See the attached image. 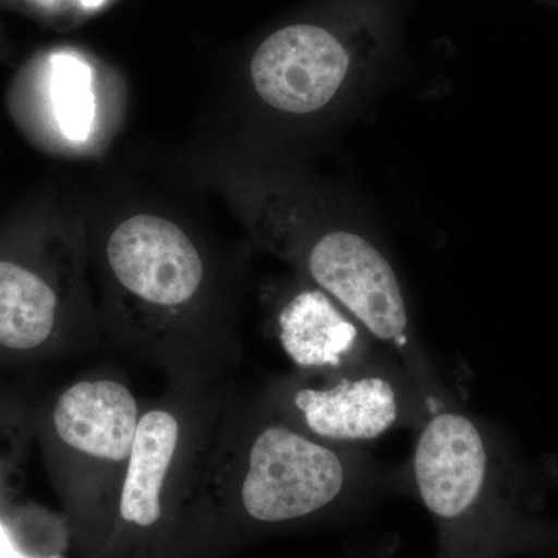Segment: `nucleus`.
<instances>
[{
  "mask_svg": "<svg viewBox=\"0 0 558 558\" xmlns=\"http://www.w3.org/2000/svg\"><path fill=\"white\" fill-rule=\"evenodd\" d=\"M402 488V465L389 468L366 449L311 438L258 392L233 389L190 512L248 534L349 521Z\"/></svg>",
  "mask_w": 558,
  "mask_h": 558,
  "instance_id": "1",
  "label": "nucleus"
},
{
  "mask_svg": "<svg viewBox=\"0 0 558 558\" xmlns=\"http://www.w3.org/2000/svg\"><path fill=\"white\" fill-rule=\"evenodd\" d=\"M549 473L453 396L416 429L402 495L432 517L435 558H538L558 548V519L543 515Z\"/></svg>",
  "mask_w": 558,
  "mask_h": 558,
  "instance_id": "2",
  "label": "nucleus"
},
{
  "mask_svg": "<svg viewBox=\"0 0 558 558\" xmlns=\"http://www.w3.org/2000/svg\"><path fill=\"white\" fill-rule=\"evenodd\" d=\"M102 259L116 292L106 348L160 371L167 384H233L244 348L234 323L213 306L208 258L182 227L131 216L110 231Z\"/></svg>",
  "mask_w": 558,
  "mask_h": 558,
  "instance_id": "3",
  "label": "nucleus"
},
{
  "mask_svg": "<svg viewBox=\"0 0 558 558\" xmlns=\"http://www.w3.org/2000/svg\"><path fill=\"white\" fill-rule=\"evenodd\" d=\"M143 405L119 371L94 369L35 407L50 478L83 526H112Z\"/></svg>",
  "mask_w": 558,
  "mask_h": 558,
  "instance_id": "4",
  "label": "nucleus"
},
{
  "mask_svg": "<svg viewBox=\"0 0 558 558\" xmlns=\"http://www.w3.org/2000/svg\"><path fill=\"white\" fill-rule=\"evenodd\" d=\"M278 416L311 438L365 449L392 429L421 427L432 407L391 351L359 365L271 377L258 391Z\"/></svg>",
  "mask_w": 558,
  "mask_h": 558,
  "instance_id": "5",
  "label": "nucleus"
},
{
  "mask_svg": "<svg viewBox=\"0 0 558 558\" xmlns=\"http://www.w3.org/2000/svg\"><path fill=\"white\" fill-rule=\"evenodd\" d=\"M47 270L0 256V366H24L102 348L101 329L81 318Z\"/></svg>",
  "mask_w": 558,
  "mask_h": 558,
  "instance_id": "6",
  "label": "nucleus"
},
{
  "mask_svg": "<svg viewBox=\"0 0 558 558\" xmlns=\"http://www.w3.org/2000/svg\"><path fill=\"white\" fill-rule=\"evenodd\" d=\"M351 58L333 33L295 24L271 33L250 64L253 87L270 108L312 113L333 100L347 80Z\"/></svg>",
  "mask_w": 558,
  "mask_h": 558,
  "instance_id": "7",
  "label": "nucleus"
},
{
  "mask_svg": "<svg viewBox=\"0 0 558 558\" xmlns=\"http://www.w3.org/2000/svg\"><path fill=\"white\" fill-rule=\"evenodd\" d=\"M274 336L299 371L347 368L387 349L317 286L296 290L278 307Z\"/></svg>",
  "mask_w": 558,
  "mask_h": 558,
  "instance_id": "8",
  "label": "nucleus"
},
{
  "mask_svg": "<svg viewBox=\"0 0 558 558\" xmlns=\"http://www.w3.org/2000/svg\"><path fill=\"white\" fill-rule=\"evenodd\" d=\"M35 436V409L13 389L0 385V517L27 473Z\"/></svg>",
  "mask_w": 558,
  "mask_h": 558,
  "instance_id": "9",
  "label": "nucleus"
},
{
  "mask_svg": "<svg viewBox=\"0 0 558 558\" xmlns=\"http://www.w3.org/2000/svg\"><path fill=\"white\" fill-rule=\"evenodd\" d=\"M50 84L54 113L65 137H89L95 120L89 65L70 54H58L51 60Z\"/></svg>",
  "mask_w": 558,
  "mask_h": 558,
  "instance_id": "10",
  "label": "nucleus"
},
{
  "mask_svg": "<svg viewBox=\"0 0 558 558\" xmlns=\"http://www.w3.org/2000/svg\"><path fill=\"white\" fill-rule=\"evenodd\" d=\"M0 558H49L40 557L38 554L32 553L27 546L22 545L21 539L14 534L5 513L0 517ZM60 558V557H53Z\"/></svg>",
  "mask_w": 558,
  "mask_h": 558,
  "instance_id": "11",
  "label": "nucleus"
},
{
  "mask_svg": "<svg viewBox=\"0 0 558 558\" xmlns=\"http://www.w3.org/2000/svg\"><path fill=\"white\" fill-rule=\"evenodd\" d=\"M38 2L47 9L92 11L100 9L108 0H38Z\"/></svg>",
  "mask_w": 558,
  "mask_h": 558,
  "instance_id": "12",
  "label": "nucleus"
},
{
  "mask_svg": "<svg viewBox=\"0 0 558 558\" xmlns=\"http://www.w3.org/2000/svg\"><path fill=\"white\" fill-rule=\"evenodd\" d=\"M538 558H558V548L550 550V553L545 554V556L538 557Z\"/></svg>",
  "mask_w": 558,
  "mask_h": 558,
  "instance_id": "13",
  "label": "nucleus"
}]
</instances>
